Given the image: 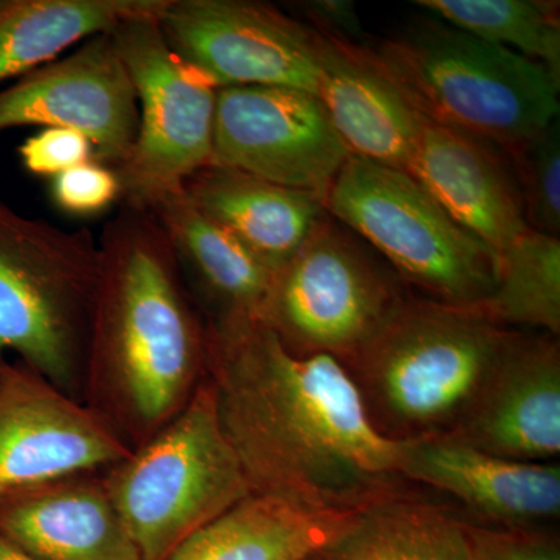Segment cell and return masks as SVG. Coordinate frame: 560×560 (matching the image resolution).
<instances>
[{"label": "cell", "mask_w": 560, "mask_h": 560, "mask_svg": "<svg viewBox=\"0 0 560 560\" xmlns=\"http://www.w3.org/2000/svg\"><path fill=\"white\" fill-rule=\"evenodd\" d=\"M25 171L36 176H55L95 161L94 147L86 136L66 128H43L18 149Z\"/></svg>", "instance_id": "f1b7e54d"}, {"label": "cell", "mask_w": 560, "mask_h": 560, "mask_svg": "<svg viewBox=\"0 0 560 560\" xmlns=\"http://www.w3.org/2000/svg\"><path fill=\"white\" fill-rule=\"evenodd\" d=\"M142 560H167L253 489L202 378L189 401L103 478Z\"/></svg>", "instance_id": "8992f818"}, {"label": "cell", "mask_w": 560, "mask_h": 560, "mask_svg": "<svg viewBox=\"0 0 560 560\" xmlns=\"http://www.w3.org/2000/svg\"><path fill=\"white\" fill-rule=\"evenodd\" d=\"M448 436L501 458H558L560 349L555 335L515 331L474 407Z\"/></svg>", "instance_id": "5bb4252c"}, {"label": "cell", "mask_w": 560, "mask_h": 560, "mask_svg": "<svg viewBox=\"0 0 560 560\" xmlns=\"http://www.w3.org/2000/svg\"><path fill=\"white\" fill-rule=\"evenodd\" d=\"M514 335L475 305L405 298L346 368L382 436L396 442L448 436Z\"/></svg>", "instance_id": "3957f363"}, {"label": "cell", "mask_w": 560, "mask_h": 560, "mask_svg": "<svg viewBox=\"0 0 560 560\" xmlns=\"http://www.w3.org/2000/svg\"><path fill=\"white\" fill-rule=\"evenodd\" d=\"M206 374L254 493L345 510L404 493L401 442L372 425L340 360L291 352L261 319L208 323Z\"/></svg>", "instance_id": "6da1fadb"}, {"label": "cell", "mask_w": 560, "mask_h": 560, "mask_svg": "<svg viewBox=\"0 0 560 560\" xmlns=\"http://www.w3.org/2000/svg\"><path fill=\"white\" fill-rule=\"evenodd\" d=\"M171 0H0V84L58 60L124 22L156 18Z\"/></svg>", "instance_id": "7402d4cb"}, {"label": "cell", "mask_w": 560, "mask_h": 560, "mask_svg": "<svg viewBox=\"0 0 560 560\" xmlns=\"http://www.w3.org/2000/svg\"><path fill=\"white\" fill-rule=\"evenodd\" d=\"M471 560H560L558 537L533 528H492L464 522Z\"/></svg>", "instance_id": "83f0119b"}, {"label": "cell", "mask_w": 560, "mask_h": 560, "mask_svg": "<svg viewBox=\"0 0 560 560\" xmlns=\"http://www.w3.org/2000/svg\"><path fill=\"white\" fill-rule=\"evenodd\" d=\"M492 293L475 305L493 323L560 331V241L528 230L499 256Z\"/></svg>", "instance_id": "cb8c5ba5"}, {"label": "cell", "mask_w": 560, "mask_h": 560, "mask_svg": "<svg viewBox=\"0 0 560 560\" xmlns=\"http://www.w3.org/2000/svg\"><path fill=\"white\" fill-rule=\"evenodd\" d=\"M363 508L315 506L275 493H250L167 560H307L345 533Z\"/></svg>", "instance_id": "ffe728a7"}, {"label": "cell", "mask_w": 560, "mask_h": 560, "mask_svg": "<svg viewBox=\"0 0 560 560\" xmlns=\"http://www.w3.org/2000/svg\"><path fill=\"white\" fill-rule=\"evenodd\" d=\"M183 190L272 275L293 257L327 213L318 195L278 186L219 164L194 173Z\"/></svg>", "instance_id": "d6986e66"}, {"label": "cell", "mask_w": 560, "mask_h": 560, "mask_svg": "<svg viewBox=\"0 0 560 560\" xmlns=\"http://www.w3.org/2000/svg\"><path fill=\"white\" fill-rule=\"evenodd\" d=\"M97 238L86 372L106 382L125 420L150 438L206 377L208 320L149 209L120 205Z\"/></svg>", "instance_id": "7a4b0ae2"}, {"label": "cell", "mask_w": 560, "mask_h": 560, "mask_svg": "<svg viewBox=\"0 0 560 560\" xmlns=\"http://www.w3.org/2000/svg\"><path fill=\"white\" fill-rule=\"evenodd\" d=\"M291 9L298 13L296 20L324 35L350 40V43H359L360 36L363 35L355 3L348 0L296 2Z\"/></svg>", "instance_id": "f546056e"}, {"label": "cell", "mask_w": 560, "mask_h": 560, "mask_svg": "<svg viewBox=\"0 0 560 560\" xmlns=\"http://www.w3.org/2000/svg\"><path fill=\"white\" fill-rule=\"evenodd\" d=\"M0 536L36 560H142L105 481L91 474L5 493Z\"/></svg>", "instance_id": "e0dca14e"}, {"label": "cell", "mask_w": 560, "mask_h": 560, "mask_svg": "<svg viewBox=\"0 0 560 560\" xmlns=\"http://www.w3.org/2000/svg\"><path fill=\"white\" fill-rule=\"evenodd\" d=\"M405 172L497 256L529 230L514 168L488 140L420 117Z\"/></svg>", "instance_id": "9a60e30c"}, {"label": "cell", "mask_w": 560, "mask_h": 560, "mask_svg": "<svg viewBox=\"0 0 560 560\" xmlns=\"http://www.w3.org/2000/svg\"><path fill=\"white\" fill-rule=\"evenodd\" d=\"M350 156L326 109L311 92L220 88L213 164L324 200Z\"/></svg>", "instance_id": "8fae6325"}, {"label": "cell", "mask_w": 560, "mask_h": 560, "mask_svg": "<svg viewBox=\"0 0 560 560\" xmlns=\"http://www.w3.org/2000/svg\"><path fill=\"white\" fill-rule=\"evenodd\" d=\"M307 560H471L464 522L405 493L374 501Z\"/></svg>", "instance_id": "603a6c76"}, {"label": "cell", "mask_w": 560, "mask_h": 560, "mask_svg": "<svg viewBox=\"0 0 560 560\" xmlns=\"http://www.w3.org/2000/svg\"><path fill=\"white\" fill-rule=\"evenodd\" d=\"M324 208L427 300L477 305L495 289L497 253L456 223L407 172L352 154Z\"/></svg>", "instance_id": "52a82bcc"}, {"label": "cell", "mask_w": 560, "mask_h": 560, "mask_svg": "<svg viewBox=\"0 0 560 560\" xmlns=\"http://www.w3.org/2000/svg\"><path fill=\"white\" fill-rule=\"evenodd\" d=\"M98 238L11 208L0 195V363L9 352L75 397L88 368Z\"/></svg>", "instance_id": "5b68a950"}, {"label": "cell", "mask_w": 560, "mask_h": 560, "mask_svg": "<svg viewBox=\"0 0 560 560\" xmlns=\"http://www.w3.org/2000/svg\"><path fill=\"white\" fill-rule=\"evenodd\" d=\"M529 230L560 234V121L508 150Z\"/></svg>", "instance_id": "484cf974"}, {"label": "cell", "mask_w": 560, "mask_h": 560, "mask_svg": "<svg viewBox=\"0 0 560 560\" xmlns=\"http://www.w3.org/2000/svg\"><path fill=\"white\" fill-rule=\"evenodd\" d=\"M66 128L86 136L95 161L117 168L130 158L138 101L110 32L0 90V135L11 128Z\"/></svg>", "instance_id": "7c38bea8"}, {"label": "cell", "mask_w": 560, "mask_h": 560, "mask_svg": "<svg viewBox=\"0 0 560 560\" xmlns=\"http://www.w3.org/2000/svg\"><path fill=\"white\" fill-rule=\"evenodd\" d=\"M318 58L316 97L350 154L405 172L420 116L370 46L318 32Z\"/></svg>", "instance_id": "ac0fdd59"}, {"label": "cell", "mask_w": 560, "mask_h": 560, "mask_svg": "<svg viewBox=\"0 0 560 560\" xmlns=\"http://www.w3.org/2000/svg\"><path fill=\"white\" fill-rule=\"evenodd\" d=\"M404 300L390 271L326 213L272 276L260 319L291 352L349 366Z\"/></svg>", "instance_id": "ba28073f"}, {"label": "cell", "mask_w": 560, "mask_h": 560, "mask_svg": "<svg viewBox=\"0 0 560 560\" xmlns=\"http://www.w3.org/2000/svg\"><path fill=\"white\" fill-rule=\"evenodd\" d=\"M422 119L508 151L559 119L560 83L544 66L429 16L370 46Z\"/></svg>", "instance_id": "277c9868"}, {"label": "cell", "mask_w": 560, "mask_h": 560, "mask_svg": "<svg viewBox=\"0 0 560 560\" xmlns=\"http://www.w3.org/2000/svg\"><path fill=\"white\" fill-rule=\"evenodd\" d=\"M130 453L101 412L21 361L0 363V499L11 490L110 469Z\"/></svg>", "instance_id": "4fadbf2b"}, {"label": "cell", "mask_w": 560, "mask_h": 560, "mask_svg": "<svg viewBox=\"0 0 560 560\" xmlns=\"http://www.w3.org/2000/svg\"><path fill=\"white\" fill-rule=\"evenodd\" d=\"M180 265L208 301L209 324L260 319L272 271L234 235L201 212L184 190L150 206Z\"/></svg>", "instance_id": "44dd1931"}, {"label": "cell", "mask_w": 560, "mask_h": 560, "mask_svg": "<svg viewBox=\"0 0 560 560\" xmlns=\"http://www.w3.org/2000/svg\"><path fill=\"white\" fill-rule=\"evenodd\" d=\"M51 200L72 215H95L120 201L121 186L114 168L84 162L51 178Z\"/></svg>", "instance_id": "4316f807"}, {"label": "cell", "mask_w": 560, "mask_h": 560, "mask_svg": "<svg viewBox=\"0 0 560 560\" xmlns=\"http://www.w3.org/2000/svg\"><path fill=\"white\" fill-rule=\"evenodd\" d=\"M160 25L173 49L219 88H290L316 95L318 32L278 7L171 0Z\"/></svg>", "instance_id": "30bf717a"}, {"label": "cell", "mask_w": 560, "mask_h": 560, "mask_svg": "<svg viewBox=\"0 0 560 560\" xmlns=\"http://www.w3.org/2000/svg\"><path fill=\"white\" fill-rule=\"evenodd\" d=\"M400 475L451 493L504 528H533L560 515L559 466L501 458L455 438L401 442Z\"/></svg>", "instance_id": "2e32d148"}, {"label": "cell", "mask_w": 560, "mask_h": 560, "mask_svg": "<svg viewBox=\"0 0 560 560\" xmlns=\"http://www.w3.org/2000/svg\"><path fill=\"white\" fill-rule=\"evenodd\" d=\"M135 86L138 136L116 173L121 205L150 209L213 164L220 88L175 51L156 18L124 22L110 32Z\"/></svg>", "instance_id": "9c48e42d"}, {"label": "cell", "mask_w": 560, "mask_h": 560, "mask_svg": "<svg viewBox=\"0 0 560 560\" xmlns=\"http://www.w3.org/2000/svg\"><path fill=\"white\" fill-rule=\"evenodd\" d=\"M453 27L544 66L560 83L559 3L545 0H419Z\"/></svg>", "instance_id": "d4e9b609"}, {"label": "cell", "mask_w": 560, "mask_h": 560, "mask_svg": "<svg viewBox=\"0 0 560 560\" xmlns=\"http://www.w3.org/2000/svg\"><path fill=\"white\" fill-rule=\"evenodd\" d=\"M0 560H36L0 536Z\"/></svg>", "instance_id": "4dcf8cb0"}]
</instances>
